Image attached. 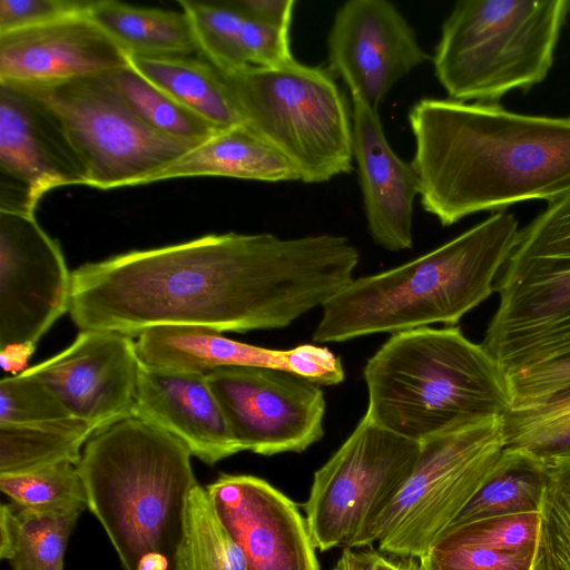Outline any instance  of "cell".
<instances>
[{
    "instance_id": "cell-1",
    "label": "cell",
    "mask_w": 570,
    "mask_h": 570,
    "mask_svg": "<svg viewBox=\"0 0 570 570\" xmlns=\"http://www.w3.org/2000/svg\"><path fill=\"white\" fill-rule=\"evenodd\" d=\"M358 259L340 235L209 234L79 266L69 314L80 331L132 337L163 325L283 328L347 286Z\"/></svg>"
},
{
    "instance_id": "cell-2",
    "label": "cell",
    "mask_w": 570,
    "mask_h": 570,
    "mask_svg": "<svg viewBox=\"0 0 570 570\" xmlns=\"http://www.w3.org/2000/svg\"><path fill=\"white\" fill-rule=\"evenodd\" d=\"M420 203L442 226L570 191V116L425 97L409 111Z\"/></svg>"
},
{
    "instance_id": "cell-3",
    "label": "cell",
    "mask_w": 570,
    "mask_h": 570,
    "mask_svg": "<svg viewBox=\"0 0 570 570\" xmlns=\"http://www.w3.org/2000/svg\"><path fill=\"white\" fill-rule=\"evenodd\" d=\"M515 216L497 212L441 246L389 271L353 279L322 307L316 343L456 326L495 291L519 236Z\"/></svg>"
},
{
    "instance_id": "cell-4",
    "label": "cell",
    "mask_w": 570,
    "mask_h": 570,
    "mask_svg": "<svg viewBox=\"0 0 570 570\" xmlns=\"http://www.w3.org/2000/svg\"><path fill=\"white\" fill-rule=\"evenodd\" d=\"M191 456L179 440L137 416L86 443L78 469L87 509L124 570H176L187 501L198 483Z\"/></svg>"
},
{
    "instance_id": "cell-5",
    "label": "cell",
    "mask_w": 570,
    "mask_h": 570,
    "mask_svg": "<svg viewBox=\"0 0 570 570\" xmlns=\"http://www.w3.org/2000/svg\"><path fill=\"white\" fill-rule=\"evenodd\" d=\"M365 415L424 442L511 409L505 368L459 326L391 334L367 360Z\"/></svg>"
},
{
    "instance_id": "cell-6",
    "label": "cell",
    "mask_w": 570,
    "mask_h": 570,
    "mask_svg": "<svg viewBox=\"0 0 570 570\" xmlns=\"http://www.w3.org/2000/svg\"><path fill=\"white\" fill-rule=\"evenodd\" d=\"M569 0H462L441 28L434 75L450 99L498 102L543 81Z\"/></svg>"
},
{
    "instance_id": "cell-7",
    "label": "cell",
    "mask_w": 570,
    "mask_h": 570,
    "mask_svg": "<svg viewBox=\"0 0 570 570\" xmlns=\"http://www.w3.org/2000/svg\"><path fill=\"white\" fill-rule=\"evenodd\" d=\"M222 75L242 126L282 156L299 181L324 183L353 170L352 110L332 72L294 58Z\"/></svg>"
},
{
    "instance_id": "cell-8",
    "label": "cell",
    "mask_w": 570,
    "mask_h": 570,
    "mask_svg": "<svg viewBox=\"0 0 570 570\" xmlns=\"http://www.w3.org/2000/svg\"><path fill=\"white\" fill-rule=\"evenodd\" d=\"M495 292L481 344L507 373L570 352V191L520 228Z\"/></svg>"
},
{
    "instance_id": "cell-9",
    "label": "cell",
    "mask_w": 570,
    "mask_h": 570,
    "mask_svg": "<svg viewBox=\"0 0 570 570\" xmlns=\"http://www.w3.org/2000/svg\"><path fill=\"white\" fill-rule=\"evenodd\" d=\"M12 85L36 98L60 125L92 188L145 185L198 145L151 128L105 73L57 83Z\"/></svg>"
},
{
    "instance_id": "cell-10",
    "label": "cell",
    "mask_w": 570,
    "mask_h": 570,
    "mask_svg": "<svg viewBox=\"0 0 570 570\" xmlns=\"http://www.w3.org/2000/svg\"><path fill=\"white\" fill-rule=\"evenodd\" d=\"M502 417H488L421 443L415 468L374 524L370 544L421 558L482 487L504 451Z\"/></svg>"
},
{
    "instance_id": "cell-11",
    "label": "cell",
    "mask_w": 570,
    "mask_h": 570,
    "mask_svg": "<svg viewBox=\"0 0 570 570\" xmlns=\"http://www.w3.org/2000/svg\"><path fill=\"white\" fill-rule=\"evenodd\" d=\"M421 443L396 435L365 414L314 472L303 509L320 551L370 547L374 524L412 474Z\"/></svg>"
},
{
    "instance_id": "cell-12",
    "label": "cell",
    "mask_w": 570,
    "mask_h": 570,
    "mask_svg": "<svg viewBox=\"0 0 570 570\" xmlns=\"http://www.w3.org/2000/svg\"><path fill=\"white\" fill-rule=\"evenodd\" d=\"M243 451L303 452L324 435L321 385L273 368L226 366L205 373Z\"/></svg>"
},
{
    "instance_id": "cell-13",
    "label": "cell",
    "mask_w": 570,
    "mask_h": 570,
    "mask_svg": "<svg viewBox=\"0 0 570 570\" xmlns=\"http://www.w3.org/2000/svg\"><path fill=\"white\" fill-rule=\"evenodd\" d=\"M72 272L35 215L0 212V350L37 346L69 312Z\"/></svg>"
},
{
    "instance_id": "cell-14",
    "label": "cell",
    "mask_w": 570,
    "mask_h": 570,
    "mask_svg": "<svg viewBox=\"0 0 570 570\" xmlns=\"http://www.w3.org/2000/svg\"><path fill=\"white\" fill-rule=\"evenodd\" d=\"M88 185L60 125L31 95L0 81V212L35 215L49 190Z\"/></svg>"
},
{
    "instance_id": "cell-15",
    "label": "cell",
    "mask_w": 570,
    "mask_h": 570,
    "mask_svg": "<svg viewBox=\"0 0 570 570\" xmlns=\"http://www.w3.org/2000/svg\"><path fill=\"white\" fill-rule=\"evenodd\" d=\"M332 72L352 100L374 111L393 86L429 60L416 33L387 0H350L334 16L327 37Z\"/></svg>"
},
{
    "instance_id": "cell-16",
    "label": "cell",
    "mask_w": 570,
    "mask_h": 570,
    "mask_svg": "<svg viewBox=\"0 0 570 570\" xmlns=\"http://www.w3.org/2000/svg\"><path fill=\"white\" fill-rule=\"evenodd\" d=\"M140 360L130 335L80 331L59 354L23 371L96 432L132 416Z\"/></svg>"
},
{
    "instance_id": "cell-17",
    "label": "cell",
    "mask_w": 570,
    "mask_h": 570,
    "mask_svg": "<svg viewBox=\"0 0 570 570\" xmlns=\"http://www.w3.org/2000/svg\"><path fill=\"white\" fill-rule=\"evenodd\" d=\"M206 490L247 570H321L305 515L266 480L222 473Z\"/></svg>"
},
{
    "instance_id": "cell-18",
    "label": "cell",
    "mask_w": 570,
    "mask_h": 570,
    "mask_svg": "<svg viewBox=\"0 0 570 570\" xmlns=\"http://www.w3.org/2000/svg\"><path fill=\"white\" fill-rule=\"evenodd\" d=\"M136 348L142 363L176 371L207 373L226 366L273 368L320 385H336L345 379L341 358L327 347L302 344L291 350H272L228 338L206 327H149L137 336Z\"/></svg>"
},
{
    "instance_id": "cell-19",
    "label": "cell",
    "mask_w": 570,
    "mask_h": 570,
    "mask_svg": "<svg viewBox=\"0 0 570 570\" xmlns=\"http://www.w3.org/2000/svg\"><path fill=\"white\" fill-rule=\"evenodd\" d=\"M129 66L127 53L86 12L0 33V81L47 85Z\"/></svg>"
},
{
    "instance_id": "cell-20",
    "label": "cell",
    "mask_w": 570,
    "mask_h": 570,
    "mask_svg": "<svg viewBox=\"0 0 570 570\" xmlns=\"http://www.w3.org/2000/svg\"><path fill=\"white\" fill-rule=\"evenodd\" d=\"M132 416L166 431L208 465L243 451L205 373L140 361Z\"/></svg>"
},
{
    "instance_id": "cell-21",
    "label": "cell",
    "mask_w": 570,
    "mask_h": 570,
    "mask_svg": "<svg viewBox=\"0 0 570 570\" xmlns=\"http://www.w3.org/2000/svg\"><path fill=\"white\" fill-rule=\"evenodd\" d=\"M353 158L357 166L367 228L391 252L413 246L417 174L389 144L379 111L352 100Z\"/></svg>"
},
{
    "instance_id": "cell-22",
    "label": "cell",
    "mask_w": 570,
    "mask_h": 570,
    "mask_svg": "<svg viewBox=\"0 0 570 570\" xmlns=\"http://www.w3.org/2000/svg\"><path fill=\"white\" fill-rule=\"evenodd\" d=\"M198 176L268 183L298 180L282 156L242 125L217 131L149 177L146 184Z\"/></svg>"
},
{
    "instance_id": "cell-23",
    "label": "cell",
    "mask_w": 570,
    "mask_h": 570,
    "mask_svg": "<svg viewBox=\"0 0 570 570\" xmlns=\"http://www.w3.org/2000/svg\"><path fill=\"white\" fill-rule=\"evenodd\" d=\"M130 67L217 131L242 125L220 71L200 55L128 57Z\"/></svg>"
},
{
    "instance_id": "cell-24",
    "label": "cell",
    "mask_w": 570,
    "mask_h": 570,
    "mask_svg": "<svg viewBox=\"0 0 570 570\" xmlns=\"http://www.w3.org/2000/svg\"><path fill=\"white\" fill-rule=\"evenodd\" d=\"M89 14L128 57L199 55L191 24L183 10L94 0Z\"/></svg>"
},
{
    "instance_id": "cell-25",
    "label": "cell",
    "mask_w": 570,
    "mask_h": 570,
    "mask_svg": "<svg viewBox=\"0 0 570 570\" xmlns=\"http://www.w3.org/2000/svg\"><path fill=\"white\" fill-rule=\"evenodd\" d=\"M82 511L65 513L0 507V559L11 570H63L70 535Z\"/></svg>"
},
{
    "instance_id": "cell-26",
    "label": "cell",
    "mask_w": 570,
    "mask_h": 570,
    "mask_svg": "<svg viewBox=\"0 0 570 570\" xmlns=\"http://www.w3.org/2000/svg\"><path fill=\"white\" fill-rule=\"evenodd\" d=\"M550 479V468L504 448L491 474L451 525L497 515L541 513Z\"/></svg>"
},
{
    "instance_id": "cell-27",
    "label": "cell",
    "mask_w": 570,
    "mask_h": 570,
    "mask_svg": "<svg viewBox=\"0 0 570 570\" xmlns=\"http://www.w3.org/2000/svg\"><path fill=\"white\" fill-rule=\"evenodd\" d=\"M94 433L92 426L73 417L43 424L0 425V474L22 473L61 462L78 465Z\"/></svg>"
},
{
    "instance_id": "cell-28",
    "label": "cell",
    "mask_w": 570,
    "mask_h": 570,
    "mask_svg": "<svg viewBox=\"0 0 570 570\" xmlns=\"http://www.w3.org/2000/svg\"><path fill=\"white\" fill-rule=\"evenodd\" d=\"M176 570H247L243 548L216 512L206 488L191 490Z\"/></svg>"
},
{
    "instance_id": "cell-29",
    "label": "cell",
    "mask_w": 570,
    "mask_h": 570,
    "mask_svg": "<svg viewBox=\"0 0 570 570\" xmlns=\"http://www.w3.org/2000/svg\"><path fill=\"white\" fill-rule=\"evenodd\" d=\"M505 449L554 469L570 463V396L544 405L510 410L502 417Z\"/></svg>"
},
{
    "instance_id": "cell-30",
    "label": "cell",
    "mask_w": 570,
    "mask_h": 570,
    "mask_svg": "<svg viewBox=\"0 0 570 570\" xmlns=\"http://www.w3.org/2000/svg\"><path fill=\"white\" fill-rule=\"evenodd\" d=\"M131 109L155 130L180 140L200 144L217 130L149 82L130 65L105 73Z\"/></svg>"
},
{
    "instance_id": "cell-31",
    "label": "cell",
    "mask_w": 570,
    "mask_h": 570,
    "mask_svg": "<svg viewBox=\"0 0 570 570\" xmlns=\"http://www.w3.org/2000/svg\"><path fill=\"white\" fill-rule=\"evenodd\" d=\"M0 490L19 509L48 513L87 509L85 484L78 465L71 462L0 474Z\"/></svg>"
},
{
    "instance_id": "cell-32",
    "label": "cell",
    "mask_w": 570,
    "mask_h": 570,
    "mask_svg": "<svg viewBox=\"0 0 570 570\" xmlns=\"http://www.w3.org/2000/svg\"><path fill=\"white\" fill-rule=\"evenodd\" d=\"M193 28L199 55L222 73L247 67L243 46L244 16L223 0H179Z\"/></svg>"
},
{
    "instance_id": "cell-33",
    "label": "cell",
    "mask_w": 570,
    "mask_h": 570,
    "mask_svg": "<svg viewBox=\"0 0 570 570\" xmlns=\"http://www.w3.org/2000/svg\"><path fill=\"white\" fill-rule=\"evenodd\" d=\"M540 530L539 512L497 515L450 525L434 546L481 548L501 552H538Z\"/></svg>"
},
{
    "instance_id": "cell-34",
    "label": "cell",
    "mask_w": 570,
    "mask_h": 570,
    "mask_svg": "<svg viewBox=\"0 0 570 570\" xmlns=\"http://www.w3.org/2000/svg\"><path fill=\"white\" fill-rule=\"evenodd\" d=\"M535 569L570 570V463L551 469Z\"/></svg>"
},
{
    "instance_id": "cell-35",
    "label": "cell",
    "mask_w": 570,
    "mask_h": 570,
    "mask_svg": "<svg viewBox=\"0 0 570 570\" xmlns=\"http://www.w3.org/2000/svg\"><path fill=\"white\" fill-rule=\"evenodd\" d=\"M71 417L37 379L21 372L0 381V425L43 424Z\"/></svg>"
},
{
    "instance_id": "cell-36",
    "label": "cell",
    "mask_w": 570,
    "mask_h": 570,
    "mask_svg": "<svg viewBox=\"0 0 570 570\" xmlns=\"http://www.w3.org/2000/svg\"><path fill=\"white\" fill-rule=\"evenodd\" d=\"M511 409L525 410L570 396V352L508 372Z\"/></svg>"
},
{
    "instance_id": "cell-37",
    "label": "cell",
    "mask_w": 570,
    "mask_h": 570,
    "mask_svg": "<svg viewBox=\"0 0 570 570\" xmlns=\"http://www.w3.org/2000/svg\"><path fill=\"white\" fill-rule=\"evenodd\" d=\"M537 553L434 546L426 557L435 570H537Z\"/></svg>"
},
{
    "instance_id": "cell-38",
    "label": "cell",
    "mask_w": 570,
    "mask_h": 570,
    "mask_svg": "<svg viewBox=\"0 0 570 570\" xmlns=\"http://www.w3.org/2000/svg\"><path fill=\"white\" fill-rule=\"evenodd\" d=\"M94 0H0V33L86 12Z\"/></svg>"
},
{
    "instance_id": "cell-39",
    "label": "cell",
    "mask_w": 570,
    "mask_h": 570,
    "mask_svg": "<svg viewBox=\"0 0 570 570\" xmlns=\"http://www.w3.org/2000/svg\"><path fill=\"white\" fill-rule=\"evenodd\" d=\"M244 18L243 46L247 66L275 68L294 59L291 30Z\"/></svg>"
},
{
    "instance_id": "cell-40",
    "label": "cell",
    "mask_w": 570,
    "mask_h": 570,
    "mask_svg": "<svg viewBox=\"0 0 570 570\" xmlns=\"http://www.w3.org/2000/svg\"><path fill=\"white\" fill-rule=\"evenodd\" d=\"M344 548L331 570H420L417 558Z\"/></svg>"
},
{
    "instance_id": "cell-41",
    "label": "cell",
    "mask_w": 570,
    "mask_h": 570,
    "mask_svg": "<svg viewBox=\"0 0 570 570\" xmlns=\"http://www.w3.org/2000/svg\"><path fill=\"white\" fill-rule=\"evenodd\" d=\"M244 17L265 24L291 30L294 0H223Z\"/></svg>"
},
{
    "instance_id": "cell-42",
    "label": "cell",
    "mask_w": 570,
    "mask_h": 570,
    "mask_svg": "<svg viewBox=\"0 0 570 570\" xmlns=\"http://www.w3.org/2000/svg\"><path fill=\"white\" fill-rule=\"evenodd\" d=\"M35 345L17 344L0 350L1 367L6 372L21 373L27 365L29 357L35 352Z\"/></svg>"
},
{
    "instance_id": "cell-43",
    "label": "cell",
    "mask_w": 570,
    "mask_h": 570,
    "mask_svg": "<svg viewBox=\"0 0 570 570\" xmlns=\"http://www.w3.org/2000/svg\"><path fill=\"white\" fill-rule=\"evenodd\" d=\"M420 570H435L426 556L419 558Z\"/></svg>"
}]
</instances>
